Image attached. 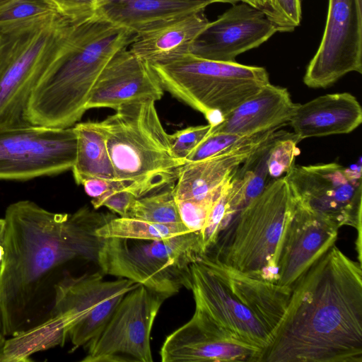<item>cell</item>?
Segmentation results:
<instances>
[{
    "mask_svg": "<svg viewBox=\"0 0 362 362\" xmlns=\"http://www.w3.org/2000/svg\"><path fill=\"white\" fill-rule=\"evenodd\" d=\"M165 300L142 285L128 292L81 361L152 362V327Z\"/></svg>",
    "mask_w": 362,
    "mask_h": 362,
    "instance_id": "8fae6325",
    "label": "cell"
},
{
    "mask_svg": "<svg viewBox=\"0 0 362 362\" xmlns=\"http://www.w3.org/2000/svg\"><path fill=\"white\" fill-rule=\"evenodd\" d=\"M298 142L293 134H289L272 143L267 159L271 180L282 177L295 165V160L300 153L297 146Z\"/></svg>",
    "mask_w": 362,
    "mask_h": 362,
    "instance_id": "f546056e",
    "label": "cell"
},
{
    "mask_svg": "<svg viewBox=\"0 0 362 362\" xmlns=\"http://www.w3.org/2000/svg\"><path fill=\"white\" fill-rule=\"evenodd\" d=\"M189 231L183 223H158L134 218L115 216L98 227L95 234L102 238L158 240Z\"/></svg>",
    "mask_w": 362,
    "mask_h": 362,
    "instance_id": "484cf974",
    "label": "cell"
},
{
    "mask_svg": "<svg viewBox=\"0 0 362 362\" xmlns=\"http://www.w3.org/2000/svg\"><path fill=\"white\" fill-rule=\"evenodd\" d=\"M82 185L86 193L92 199L103 197L110 192L126 189L122 182L117 180H106L103 178H90L86 180Z\"/></svg>",
    "mask_w": 362,
    "mask_h": 362,
    "instance_id": "d590c367",
    "label": "cell"
},
{
    "mask_svg": "<svg viewBox=\"0 0 362 362\" xmlns=\"http://www.w3.org/2000/svg\"><path fill=\"white\" fill-rule=\"evenodd\" d=\"M279 129L270 130L253 142L184 163L173 187L175 200L204 198L220 191L241 165L261 146L289 134Z\"/></svg>",
    "mask_w": 362,
    "mask_h": 362,
    "instance_id": "d6986e66",
    "label": "cell"
},
{
    "mask_svg": "<svg viewBox=\"0 0 362 362\" xmlns=\"http://www.w3.org/2000/svg\"><path fill=\"white\" fill-rule=\"evenodd\" d=\"M339 229L335 223L296 201L281 242L276 284L292 288L311 265L334 245Z\"/></svg>",
    "mask_w": 362,
    "mask_h": 362,
    "instance_id": "e0dca14e",
    "label": "cell"
},
{
    "mask_svg": "<svg viewBox=\"0 0 362 362\" xmlns=\"http://www.w3.org/2000/svg\"><path fill=\"white\" fill-rule=\"evenodd\" d=\"M139 285L125 278L105 280L100 272L78 276L66 273L55 286L52 316L61 314L67 318L72 351L86 347L124 296Z\"/></svg>",
    "mask_w": 362,
    "mask_h": 362,
    "instance_id": "7c38bea8",
    "label": "cell"
},
{
    "mask_svg": "<svg viewBox=\"0 0 362 362\" xmlns=\"http://www.w3.org/2000/svg\"><path fill=\"white\" fill-rule=\"evenodd\" d=\"M68 338V320L54 315L42 323L6 339L1 362H28L39 351L63 346Z\"/></svg>",
    "mask_w": 362,
    "mask_h": 362,
    "instance_id": "d4e9b609",
    "label": "cell"
},
{
    "mask_svg": "<svg viewBox=\"0 0 362 362\" xmlns=\"http://www.w3.org/2000/svg\"><path fill=\"white\" fill-rule=\"evenodd\" d=\"M95 210L83 206L72 214L55 213L30 200L7 206L0 264V333L4 337L52 317L55 286L66 264L97 261L103 238L95 230L116 216Z\"/></svg>",
    "mask_w": 362,
    "mask_h": 362,
    "instance_id": "6da1fadb",
    "label": "cell"
},
{
    "mask_svg": "<svg viewBox=\"0 0 362 362\" xmlns=\"http://www.w3.org/2000/svg\"><path fill=\"white\" fill-rule=\"evenodd\" d=\"M209 23L204 11L194 12L138 34L128 49L151 65L165 63L189 54Z\"/></svg>",
    "mask_w": 362,
    "mask_h": 362,
    "instance_id": "603a6c76",
    "label": "cell"
},
{
    "mask_svg": "<svg viewBox=\"0 0 362 362\" xmlns=\"http://www.w3.org/2000/svg\"><path fill=\"white\" fill-rule=\"evenodd\" d=\"M270 130L252 136H241L235 134L210 132V134L188 156L185 163L201 160L229 151L235 147L253 142L263 137Z\"/></svg>",
    "mask_w": 362,
    "mask_h": 362,
    "instance_id": "f1b7e54d",
    "label": "cell"
},
{
    "mask_svg": "<svg viewBox=\"0 0 362 362\" xmlns=\"http://www.w3.org/2000/svg\"><path fill=\"white\" fill-rule=\"evenodd\" d=\"M137 34L98 15L76 23L61 54L33 90L25 111L28 124L73 127L86 111L94 86L112 57Z\"/></svg>",
    "mask_w": 362,
    "mask_h": 362,
    "instance_id": "3957f363",
    "label": "cell"
},
{
    "mask_svg": "<svg viewBox=\"0 0 362 362\" xmlns=\"http://www.w3.org/2000/svg\"><path fill=\"white\" fill-rule=\"evenodd\" d=\"M174 184L136 198L127 217L158 223H182L173 193Z\"/></svg>",
    "mask_w": 362,
    "mask_h": 362,
    "instance_id": "4316f807",
    "label": "cell"
},
{
    "mask_svg": "<svg viewBox=\"0 0 362 362\" xmlns=\"http://www.w3.org/2000/svg\"><path fill=\"white\" fill-rule=\"evenodd\" d=\"M262 351L195 309L165 338L160 356L163 362H259Z\"/></svg>",
    "mask_w": 362,
    "mask_h": 362,
    "instance_id": "9a60e30c",
    "label": "cell"
},
{
    "mask_svg": "<svg viewBox=\"0 0 362 362\" xmlns=\"http://www.w3.org/2000/svg\"><path fill=\"white\" fill-rule=\"evenodd\" d=\"M296 103L286 88L271 83L228 114L211 133L252 136L288 124Z\"/></svg>",
    "mask_w": 362,
    "mask_h": 362,
    "instance_id": "44dd1931",
    "label": "cell"
},
{
    "mask_svg": "<svg viewBox=\"0 0 362 362\" xmlns=\"http://www.w3.org/2000/svg\"><path fill=\"white\" fill-rule=\"evenodd\" d=\"M191 272L195 309L262 350L269 345L292 288L250 276L205 254Z\"/></svg>",
    "mask_w": 362,
    "mask_h": 362,
    "instance_id": "277c9868",
    "label": "cell"
},
{
    "mask_svg": "<svg viewBox=\"0 0 362 362\" xmlns=\"http://www.w3.org/2000/svg\"><path fill=\"white\" fill-rule=\"evenodd\" d=\"M222 189L204 198L176 201L181 221L190 231L201 232Z\"/></svg>",
    "mask_w": 362,
    "mask_h": 362,
    "instance_id": "4dcf8cb0",
    "label": "cell"
},
{
    "mask_svg": "<svg viewBox=\"0 0 362 362\" xmlns=\"http://www.w3.org/2000/svg\"><path fill=\"white\" fill-rule=\"evenodd\" d=\"M151 67L164 90L202 112L212 127L270 83L264 67L189 53Z\"/></svg>",
    "mask_w": 362,
    "mask_h": 362,
    "instance_id": "ba28073f",
    "label": "cell"
},
{
    "mask_svg": "<svg viewBox=\"0 0 362 362\" xmlns=\"http://www.w3.org/2000/svg\"><path fill=\"white\" fill-rule=\"evenodd\" d=\"M362 122V108L349 93H329L296 104L288 124L298 141L311 137L349 134Z\"/></svg>",
    "mask_w": 362,
    "mask_h": 362,
    "instance_id": "ffe728a7",
    "label": "cell"
},
{
    "mask_svg": "<svg viewBox=\"0 0 362 362\" xmlns=\"http://www.w3.org/2000/svg\"><path fill=\"white\" fill-rule=\"evenodd\" d=\"M294 165L285 178L296 200L335 223L361 231V166Z\"/></svg>",
    "mask_w": 362,
    "mask_h": 362,
    "instance_id": "4fadbf2b",
    "label": "cell"
},
{
    "mask_svg": "<svg viewBox=\"0 0 362 362\" xmlns=\"http://www.w3.org/2000/svg\"><path fill=\"white\" fill-rule=\"evenodd\" d=\"M76 155L72 172L77 185L90 178L116 180L107 151L106 136L100 122H78L74 126Z\"/></svg>",
    "mask_w": 362,
    "mask_h": 362,
    "instance_id": "cb8c5ba5",
    "label": "cell"
},
{
    "mask_svg": "<svg viewBox=\"0 0 362 362\" xmlns=\"http://www.w3.org/2000/svg\"><path fill=\"white\" fill-rule=\"evenodd\" d=\"M11 1L12 0H0V8L3 7Z\"/></svg>",
    "mask_w": 362,
    "mask_h": 362,
    "instance_id": "b9f144b4",
    "label": "cell"
},
{
    "mask_svg": "<svg viewBox=\"0 0 362 362\" xmlns=\"http://www.w3.org/2000/svg\"><path fill=\"white\" fill-rule=\"evenodd\" d=\"M6 337L0 333V362H1Z\"/></svg>",
    "mask_w": 362,
    "mask_h": 362,
    "instance_id": "ab89813d",
    "label": "cell"
},
{
    "mask_svg": "<svg viewBox=\"0 0 362 362\" xmlns=\"http://www.w3.org/2000/svg\"><path fill=\"white\" fill-rule=\"evenodd\" d=\"M277 30L260 10L241 2L209 22L192 44L189 54L219 62L235 57L267 41Z\"/></svg>",
    "mask_w": 362,
    "mask_h": 362,
    "instance_id": "2e32d148",
    "label": "cell"
},
{
    "mask_svg": "<svg viewBox=\"0 0 362 362\" xmlns=\"http://www.w3.org/2000/svg\"><path fill=\"white\" fill-rule=\"evenodd\" d=\"M240 1L246 3L250 6L262 11L268 19L271 16V0H240Z\"/></svg>",
    "mask_w": 362,
    "mask_h": 362,
    "instance_id": "8d00e7d4",
    "label": "cell"
},
{
    "mask_svg": "<svg viewBox=\"0 0 362 362\" xmlns=\"http://www.w3.org/2000/svg\"><path fill=\"white\" fill-rule=\"evenodd\" d=\"M209 2L210 4L213 3H226L234 4L240 1V0H204Z\"/></svg>",
    "mask_w": 362,
    "mask_h": 362,
    "instance_id": "f35d334b",
    "label": "cell"
},
{
    "mask_svg": "<svg viewBox=\"0 0 362 362\" xmlns=\"http://www.w3.org/2000/svg\"><path fill=\"white\" fill-rule=\"evenodd\" d=\"M76 23L53 12L0 28V128L30 124L25 119L30 96Z\"/></svg>",
    "mask_w": 362,
    "mask_h": 362,
    "instance_id": "52a82bcc",
    "label": "cell"
},
{
    "mask_svg": "<svg viewBox=\"0 0 362 362\" xmlns=\"http://www.w3.org/2000/svg\"><path fill=\"white\" fill-rule=\"evenodd\" d=\"M5 234V220L0 218V243H4Z\"/></svg>",
    "mask_w": 362,
    "mask_h": 362,
    "instance_id": "74e56055",
    "label": "cell"
},
{
    "mask_svg": "<svg viewBox=\"0 0 362 362\" xmlns=\"http://www.w3.org/2000/svg\"><path fill=\"white\" fill-rule=\"evenodd\" d=\"M163 91L151 65L127 47L117 52L102 71L86 104V110L98 107L116 110L132 102H156L161 99Z\"/></svg>",
    "mask_w": 362,
    "mask_h": 362,
    "instance_id": "ac0fdd59",
    "label": "cell"
},
{
    "mask_svg": "<svg viewBox=\"0 0 362 362\" xmlns=\"http://www.w3.org/2000/svg\"><path fill=\"white\" fill-rule=\"evenodd\" d=\"M354 71L362 74V1L329 0L322 37L303 82L325 88Z\"/></svg>",
    "mask_w": 362,
    "mask_h": 362,
    "instance_id": "5bb4252c",
    "label": "cell"
},
{
    "mask_svg": "<svg viewBox=\"0 0 362 362\" xmlns=\"http://www.w3.org/2000/svg\"><path fill=\"white\" fill-rule=\"evenodd\" d=\"M57 12L74 22L86 21L96 15L100 0H49Z\"/></svg>",
    "mask_w": 362,
    "mask_h": 362,
    "instance_id": "836d02e7",
    "label": "cell"
},
{
    "mask_svg": "<svg viewBox=\"0 0 362 362\" xmlns=\"http://www.w3.org/2000/svg\"><path fill=\"white\" fill-rule=\"evenodd\" d=\"M296 203L284 175L271 180L233 216L205 255L250 276L276 283L281 242Z\"/></svg>",
    "mask_w": 362,
    "mask_h": 362,
    "instance_id": "8992f818",
    "label": "cell"
},
{
    "mask_svg": "<svg viewBox=\"0 0 362 362\" xmlns=\"http://www.w3.org/2000/svg\"><path fill=\"white\" fill-rule=\"evenodd\" d=\"M272 12L269 20L277 32H293L302 19V0H271Z\"/></svg>",
    "mask_w": 362,
    "mask_h": 362,
    "instance_id": "1f68e13d",
    "label": "cell"
},
{
    "mask_svg": "<svg viewBox=\"0 0 362 362\" xmlns=\"http://www.w3.org/2000/svg\"><path fill=\"white\" fill-rule=\"evenodd\" d=\"M57 12L49 0H12L0 8V28Z\"/></svg>",
    "mask_w": 362,
    "mask_h": 362,
    "instance_id": "83f0119b",
    "label": "cell"
},
{
    "mask_svg": "<svg viewBox=\"0 0 362 362\" xmlns=\"http://www.w3.org/2000/svg\"><path fill=\"white\" fill-rule=\"evenodd\" d=\"M259 362H362L361 264L335 245L315 261Z\"/></svg>",
    "mask_w": 362,
    "mask_h": 362,
    "instance_id": "7a4b0ae2",
    "label": "cell"
},
{
    "mask_svg": "<svg viewBox=\"0 0 362 362\" xmlns=\"http://www.w3.org/2000/svg\"><path fill=\"white\" fill-rule=\"evenodd\" d=\"M204 0H100L97 15L137 35L167 22L204 11Z\"/></svg>",
    "mask_w": 362,
    "mask_h": 362,
    "instance_id": "7402d4cb",
    "label": "cell"
},
{
    "mask_svg": "<svg viewBox=\"0 0 362 362\" xmlns=\"http://www.w3.org/2000/svg\"><path fill=\"white\" fill-rule=\"evenodd\" d=\"M362 1V0H361Z\"/></svg>",
    "mask_w": 362,
    "mask_h": 362,
    "instance_id": "7bdbcfd3",
    "label": "cell"
},
{
    "mask_svg": "<svg viewBox=\"0 0 362 362\" xmlns=\"http://www.w3.org/2000/svg\"><path fill=\"white\" fill-rule=\"evenodd\" d=\"M155 103L123 105L100 122L115 179L137 198L175 184L185 163L173 153Z\"/></svg>",
    "mask_w": 362,
    "mask_h": 362,
    "instance_id": "5b68a950",
    "label": "cell"
},
{
    "mask_svg": "<svg viewBox=\"0 0 362 362\" xmlns=\"http://www.w3.org/2000/svg\"><path fill=\"white\" fill-rule=\"evenodd\" d=\"M204 255L200 232L158 240L103 238L96 262L105 274L125 278L165 299L191 290V265Z\"/></svg>",
    "mask_w": 362,
    "mask_h": 362,
    "instance_id": "9c48e42d",
    "label": "cell"
},
{
    "mask_svg": "<svg viewBox=\"0 0 362 362\" xmlns=\"http://www.w3.org/2000/svg\"><path fill=\"white\" fill-rule=\"evenodd\" d=\"M4 252V243H0V264L3 259Z\"/></svg>",
    "mask_w": 362,
    "mask_h": 362,
    "instance_id": "60d3db41",
    "label": "cell"
},
{
    "mask_svg": "<svg viewBox=\"0 0 362 362\" xmlns=\"http://www.w3.org/2000/svg\"><path fill=\"white\" fill-rule=\"evenodd\" d=\"M137 197L127 189L116 190L109 194L91 199L94 209L105 206L119 217H127L128 212Z\"/></svg>",
    "mask_w": 362,
    "mask_h": 362,
    "instance_id": "e575fe53",
    "label": "cell"
},
{
    "mask_svg": "<svg viewBox=\"0 0 362 362\" xmlns=\"http://www.w3.org/2000/svg\"><path fill=\"white\" fill-rule=\"evenodd\" d=\"M76 144L74 127H1L0 180L25 181L71 170Z\"/></svg>",
    "mask_w": 362,
    "mask_h": 362,
    "instance_id": "30bf717a",
    "label": "cell"
},
{
    "mask_svg": "<svg viewBox=\"0 0 362 362\" xmlns=\"http://www.w3.org/2000/svg\"><path fill=\"white\" fill-rule=\"evenodd\" d=\"M210 124L188 127L170 134L174 156L185 163L188 156L210 134Z\"/></svg>",
    "mask_w": 362,
    "mask_h": 362,
    "instance_id": "d6a6232c",
    "label": "cell"
}]
</instances>
